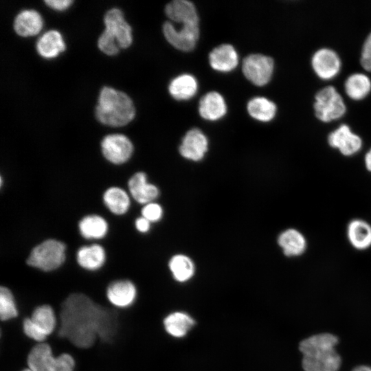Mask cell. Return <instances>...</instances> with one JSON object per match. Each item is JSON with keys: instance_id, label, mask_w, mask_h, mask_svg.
<instances>
[{"instance_id": "obj_1", "label": "cell", "mask_w": 371, "mask_h": 371, "mask_svg": "<svg viewBox=\"0 0 371 371\" xmlns=\"http://www.w3.org/2000/svg\"><path fill=\"white\" fill-rule=\"evenodd\" d=\"M58 335L79 348L91 347L98 339L113 342L119 329L117 313L104 307L84 293H74L61 304Z\"/></svg>"}, {"instance_id": "obj_2", "label": "cell", "mask_w": 371, "mask_h": 371, "mask_svg": "<svg viewBox=\"0 0 371 371\" xmlns=\"http://www.w3.org/2000/svg\"><path fill=\"white\" fill-rule=\"evenodd\" d=\"M337 343V337L330 333L318 334L302 340L299 348L303 355L304 370L337 371L341 364V358L335 350Z\"/></svg>"}, {"instance_id": "obj_3", "label": "cell", "mask_w": 371, "mask_h": 371, "mask_svg": "<svg viewBox=\"0 0 371 371\" xmlns=\"http://www.w3.org/2000/svg\"><path fill=\"white\" fill-rule=\"evenodd\" d=\"M135 109L131 99L124 93L104 87L100 91L95 116L103 124L122 126L131 122Z\"/></svg>"}, {"instance_id": "obj_4", "label": "cell", "mask_w": 371, "mask_h": 371, "mask_svg": "<svg viewBox=\"0 0 371 371\" xmlns=\"http://www.w3.org/2000/svg\"><path fill=\"white\" fill-rule=\"evenodd\" d=\"M66 245L55 238L46 239L34 246L26 259V264L44 272L60 267L66 260Z\"/></svg>"}, {"instance_id": "obj_5", "label": "cell", "mask_w": 371, "mask_h": 371, "mask_svg": "<svg viewBox=\"0 0 371 371\" xmlns=\"http://www.w3.org/2000/svg\"><path fill=\"white\" fill-rule=\"evenodd\" d=\"M32 371H74L75 360L67 353L54 357L50 346L46 343L36 345L30 351L27 359Z\"/></svg>"}, {"instance_id": "obj_6", "label": "cell", "mask_w": 371, "mask_h": 371, "mask_svg": "<svg viewBox=\"0 0 371 371\" xmlns=\"http://www.w3.org/2000/svg\"><path fill=\"white\" fill-rule=\"evenodd\" d=\"M313 109L316 117L322 122L340 119L346 111L342 96L333 86H326L315 95Z\"/></svg>"}, {"instance_id": "obj_7", "label": "cell", "mask_w": 371, "mask_h": 371, "mask_svg": "<svg viewBox=\"0 0 371 371\" xmlns=\"http://www.w3.org/2000/svg\"><path fill=\"white\" fill-rule=\"evenodd\" d=\"M242 69L249 81L256 86L262 87L269 83L272 78L274 61L268 56L250 54L244 58Z\"/></svg>"}, {"instance_id": "obj_8", "label": "cell", "mask_w": 371, "mask_h": 371, "mask_svg": "<svg viewBox=\"0 0 371 371\" xmlns=\"http://www.w3.org/2000/svg\"><path fill=\"white\" fill-rule=\"evenodd\" d=\"M163 33L167 41L175 48L190 52L194 49L199 37V23L182 24L177 29L170 21L163 25Z\"/></svg>"}, {"instance_id": "obj_9", "label": "cell", "mask_w": 371, "mask_h": 371, "mask_svg": "<svg viewBox=\"0 0 371 371\" xmlns=\"http://www.w3.org/2000/svg\"><path fill=\"white\" fill-rule=\"evenodd\" d=\"M133 150L131 141L122 134L108 135L101 142L102 155L114 165H122L127 162L132 157Z\"/></svg>"}, {"instance_id": "obj_10", "label": "cell", "mask_w": 371, "mask_h": 371, "mask_svg": "<svg viewBox=\"0 0 371 371\" xmlns=\"http://www.w3.org/2000/svg\"><path fill=\"white\" fill-rule=\"evenodd\" d=\"M311 63L315 74L324 80L337 76L341 67V59L337 53L326 47L317 50L313 54Z\"/></svg>"}, {"instance_id": "obj_11", "label": "cell", "mask_w": 371, "mask_h": 371, "mask_svg": "<svg viewBox=\"0 0 371 371\" xmlns=\"http://www.w3.org/2000/svg\"><path fill=\"white\" fill-rule=\"evenodd\" d=\"M208 139L199 128H194L186 132L179 147V154L192 161L202 160L208 150Z\"/></svg>"}, {"instance_id": "obj_12", "label": "cell", "mask_w": 371, "mask_h": 371, "mask_svg": "<svg viewBox=\"0 0 371 371\" xmlns=\"http://www.w3.org/2000/svg\"><path fill=\"white\" fill-rule=\"evenodd\" d=\"M128 193L138 203L145 205L154 202L159 196L157 186L148 182L147 175L142 171L136 172L128 180Z\"/></svg>"}, {"instance_id": "obj_13", "label": "cell", "mask_w": 371, "mask_h": 371, "mask_svg": "<svg viewBox=\"0 0 371 371\" xmlns=\"http://www.w3.org/2000/svg\"><path fill=\"white\" fill-rule=\"evenodd\" d=\"M328 144L346 156L359 152L362 146V139L352 133L348 125L343 124L332 131L328 137Z\"/></svg>"}, {"instance_id": "obj_14", "label": "cell", "mask_w": 371, "mask_h": 371, "mask_svg": "<svg viewBox=\"0 0 371 371\" xmlns=\"http://www.w3.org/2000/svg\"><path fill=\"white\" fill-rule=\"evenodd\" d=\"M104 25L106 30L114 34L120 48H127L131 45L132 30L120 10H109L104 16Z\"/></svg>"}, {"instance_id": "obj_15", "label": "cell", "mask_w": 371, "mask_h": 371, "mask_svg": "<svg viewBox=\"0 0 371 371\" xmlns=\"http://www.w3.org/2000/svg\"><path fill=\"white\" fill-rule=\"evenodd\" d=\"M106 297L115 306H131L137 297V288L129 280H117L111 282L106 288Z\"/></svg>"}, {"instance_id": "obj_16", "label": "cell", "mask_w": 371, "mask_h": 371, "mask_svg": "<svg viewBox=\"0 0 371 371\" xmlns=\"http://www.w3.org/2000/svg\"><path fill=\"white\" fill-rule=\"evenodd\" d=\"M76 262L82 269L96 271L106 262V253L103 246L98 243L81 246L76 251Z\"/></svg>"}, {"instance_id": "obj_17", "label": "cell", "mask_w": 371, "mask_h": 371, "mask_svg": "<svg viewBox=\"0 0 371 371\" xmlns=\"http://www.w3.org/2000/svg\"><path fill=\"white\" fill-rule=\"evenodd\" d=\"M210 66L216 71L229 72L238 64V55L229 44H223L212 49L209 54Z\"/></svg>"}, {"instance_id": "obj_18", "label": "cell", "mask_w": 371, "mask_h": 371, "mask_svg": "<svg viewBox=\"0 0 371 371\" xmlns=\"http://www.w3.org/2000/svg\"><path fill=\"white\" fill-rule=\"evenodd\" d=\"M199 112L206 120H220L227 112V106L223 97L216 91L207 93L199 101Z\"/></svg>"}, {"instance_id": "obj_19", "label": "cell", "mask_w": 371, "mask_h": 371, "mask_svg": "<svg viewBox=\"0 0 371 371\" xmlns=\"http://www.w3.org/2000/svg\"><path fill=\"white\" fill-rule=\"evenodd\" d=\"M165 13L173 22L182 24L199 23L196 7L190 1H172L166 5Z\"/></svg>"}, {"instance_id": "obj_20", "label": "cell", "mask_w": 371, "mask_h": 371, "mask_svg": "<svg viewBox=\"0 0 371 371\" xmlns=\"http://www.w3.org/2000/svg\"><path fill=\"white\" fill-rule=\"evenodd\" d=\"M131 195L119 186H111L102 194L105 207L112 214L117 216L125 214L131 207Z\"/></svg>"}, {"instance_id": "obj_21", "label": "cell", "mask_w": 371, "mask_h": 371, "mask_svg": "<svg viewBox=\"0 0 371 371\" xmlns=\"http://www.w3.org/2000/svg\"><path fill=\"white\" fill-rule=\"evenodd\" d=\"M78 228L81 236L87 240H100L109 232V224L102 216L96 214L83 216L78 222Z\"/></svg>"}, {"instance_id": "obj_22", "label": "cell", "mask_w": 371, "mask_h": 371, "mask_svg": "<svg viewBox=\"0 0 371 371\" xmlns=\"http://www.w3.org/2000/svg\"><path fill=\"white\" fill-rule=\"evenodd\" d=\"M43 21L40 14L33 10L21 11L15 18L14 29L17 34L27 37L36 35L42 29Z\"/></svg>"}, {"instance_id": "obj_23", "label": "cell", "mask_w": 371, "mask_h": 371, "mask_svg": "<svg viewBox=\"0 0 371 371\" xmlns=\"http://www.w3.org/2000/svg\"><path fill=\"white\" fill-rule=\"evenodd\" d=\"M168 90L171 96L175 100H187L196 95L198 82L192 75L181 74L171 80Z\"/></svg>"}, {"instance_id": "obj_24", "label": "cell", "mask_w": 371, "mask_h": 371, "mask_svg": "<svg viewBox=\"0 0 371 371\" xmlns=\"http://www.w3.org/2000/svg\"><path fill=\"white\" fill-rule=\"evenodd\" d=\"M38 53L45 58H53L65 49L60 32L50 30L43 34L36 43Z\"/></svg>"}, {"instance_id": "obj_25", "label": "cell", "mask_w": 371, "mask_h": 371, "mask_svg": "<svg viewBox=\"0 0 371 371\" xmlns=\"http://www.w3.org/2000/svg\"><path fill=\"white\" fill-rule=\"evenodd\" d=\"M278 243L286 256L301 255L306 247L304 236L294 229H288L282 232L278 238Z\"/></svg>"}, {"instance_id": "obj_26", "label": "cell", "mask_w": 371, "mask_h": 371, "mask_svg": "<svg viewBox=\"0 0 371 371\" xmlns=\"http://www.w3.org/2000/svg\"><path fill=\"white\" fill-rule=\"evenodd\" d=\"M30 319L36 330L46 337L54 331L56 324L54 311L47 304L34 308Z\"/></svg>"}, {"instance_id": "obj_27", "label": "cell", "mask_w": 371, "mask_h": 371, "mask_svg": "<svg viewBox=\"0 0 371 371\" xmlns=\"http://www.w3.org/2000/svg\"><path fill=\"white\" fill-rule=\"evenodd\" d=\"M168 267L174 279L179 282L190 280L195 271L193 260L183 254L172 256L169 260Z\"/></svg>"}, {"instance_id": "obj_28", "label": "cell", "mask_w": 371, "mask_h": 371, "mask_svg": "<svg viewBox=\"0 0 371 371\" xmlns=\"http://www.w3.org/2000/svg\"><path fill=\"white\" fill-rule=\"evenodd\" d=\"M347 95L353 100H361L368 95L371 91V80L362 73H355L349 76L344 83Z\"/></svg>"}, {"instance_id": "obj_29", "label": "cell", "mask_w": 371, "mask_h": 371, "mask_svg": "<svg viewBox=\"0 0 371 371\" xmlns=\"http://www.w3.org/2000/svg\"><path fill=\"white\" fill-rule=\"evenodd\" d=\"M348 237L354 247L365 249L371 245V226L366 221L355 219L348 224Z\"/></svg>"}, {"instance_id": "obj_30", "label": "cell", "mask_w": 371, "mask_h": 371, "mask_svg": "<svg viewBox=\"0 0 371 371\" xmlns=\"http://www.w3.org/2000/svg\"><path fill=\"white\" fill-rule=\"evenodd\" d=\"M247 107L251 117L263 122L272 120L277 112L276 104L265 97L251 98L248 102Z\"/></svg>"}, {"instance_id": "obj_31", "label": "cell", "mask_w": 371, "mask_h": 371, "mask_svg": "<svg viewBox=\"0 0 371 371\" xmlns=\"http://www.w3.org/2000/svg\"><path fill=\"white\" fill-rule=\"evenodd\" d=\"M164 325L169 335L175 337H182L194 325V320L187 313L175 312L164 319Z\"/></svg>"}, {"instance_id": "obj_32", "label": "cell", "mask_w": 371, "mask_h": 371, "mask_svg": "<svg viewBox=\"0 0 371 371\" xmlns=\"http://www.w3.org/2000/svg\"><path fill=\"white\" fill-rule=\"evenodd\" d=\"M18 315V309L12 291L6 286L0 288V317L8 321Z\"/></svg>"}, {"instance_id": "obj_33", "label": "cell", "mask_w": 371, "mask_h": 371, "mask_svg": "<svg viewBox=\"0 0 371 371\" xmlns=\"http://www.w3.org/2000/svg\"><path fill=\"white\" fill-rule=\"evenodd\" d=\"M98 45L99 49L109 56L117 54L120 48L114 34L106 29L99 37Z\"/></svg>"}, {"instance_id": "obj_34", "label": "cell", "mask_w": 371, "mask_h": 371, "mask_svg": "<svg viewBox=\"0 0 371 371\" xmlns=\"http://www.w3.org/2000/svg\"><path fill=\"white\" fill-rule=\"evenodd\" d=\"M163 215L164 210L161 205L155 201L144 205L141 210V216L151 223L159 221Z\"/></svg>"}, {"instance_id": "obj_35", "label": "cell", "mask_w": 371, "mask_h": 371, "mask_svg": "<svg viewBox=\"0 0 371 371\" xmlns=\"http://www.w3.org/2000/svg\"><path fill=\"white\" fill-rule=\"evenodd\" d=\"M360 63L365 70L371 71V32L363 44Z\"/></svg>"}, {"instance_id": "obj_36", "label": "cell", "mask_w": 371, "mask_h": 371, "mask_svg": "<svg viewBox=\"0 0 371 371\" xmlns=\"http://www.w3.org/2000/svg\"><path fill=\"white\" fill-rule=\"evenodd\" d=\"M23 330L25 335L35 341L42 342L47 337L40 333L32 325L30 317L25 318L23 322Z\"/></svg>"}, {"instance_id": "obj_37", "label": "cell", "mask_w": 371, "mask_h": 371, "mask_svg": "<svg viewBox=\"0 0 371 371\" xmlns=\"http://www.w3.org/2000/svg\"><path fill=\"white\" fill-rule=\"evenodd\" d=\"M151 223L142 216L137 217L135 221V227L142 234L148 232L151 227Z\"/></svg>"}, {"instance_id": "obj_38", "label": "cell", "mask_w": 371, "mask_h": 371, "mask_svg": "<svg viewBox=\"0 0 371 371\" xmlns=\"http://www.w3.org/2000/svg\"><path fill=\"white\" fill-rule=\"evenodd\" d=\"M45 3L51 8L56 10H65L70 6L72 1L70 0H47Z\"/></svg>"}, {"instance_id": "obj_39", "label": "cell", "mask_w": 371, "mask_h": 371, "mask_svg": "<svg viewBox=\"0 0 371 371\" xmlns=\"http://www.w3.org/2000/svg\"><path fill=\"white\" fill-rule=\"evenodd\" d=\"M365 164L367 169L371 171V148L365 156Z\"/></svg>"}, {"instance_id": "obj_40", "label": "cell", "mask_w": 371, "mask_h": 371, "mask_svg": "<svg viewBox=\"0 0 371 371\" xmlns=\"http://www.w3.org/2000/svg\"><path fill=\"white\" fill-rule=\"evenodd\" d=\"M352 371H371V368L366 366H360L355 368Z\"/></svg>"}, {"instance_id": "obj_41", "label": "cell", "mask_w": 371, "mask_h": 371, "mask_svg": "<svg viewBox=\"0 0 371 371\" xmlns=\"http://www.w3.org/2000/svg\"><path fill=\"white\" fill-rule=\"evenodd\" d=\"M21 371H32L30 368H27V369H24Z\"/></svg>"}]
</instances>
